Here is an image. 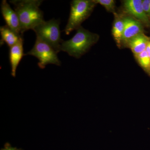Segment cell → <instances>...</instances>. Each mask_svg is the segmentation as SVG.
I'll use <instances>...</instances> for the list:
<instances>
[{"instance_id":"6","label":"cell","mask_w":150,"mask_h":150,"mask_svg":"<svg viewBox=\"0 0 150 150\" xmlns=\"http://www.w3.org/2000/svg\"><path fill=\"white\" fill-rule=\"evenodd\" d=\"M125 27L121 41L122 47H126L130 40L137 35L144 33V25L141 22L130 16L124 17Z\"/></svg>"},{"instance_id":"10","label":"cell","mask_w":150,"mask_h":150,"mask_svg":"<svg viewBox=\"0 0 150 150\" xmlns=\"http://www.w3.org/2000/svg\"><path fill=\"white\" fill-rule=\"evenodd\" d=\"M149 39L144 33H142L130 40L126 47L131 49L134 56H137L146 51Z\"/></svg>"},{"instance_id":"1","label":"cell","mask_w":150,"mask_h":150,"mask_svg":"<svg viewBox=\"0 0 150 150\" xmlns=\"http://www.w3.org/2000/svg\"><path fill=\"white\" fill-rule=\"evenodd\" d=\"M43 1L40 0H13L10 3L13 5L20 23L22 35L29 30L45 21L43 11L40 6Z\"/></svg>"},{"instance_id":"16","label":"cell","mask_w":150,"mask_h":150,"mask_svg":"<svg viewBox=\"0 0 150 150\" xmlns=\"http://www.w3.org/2000/svg\"><path fill=\"white\" fill-rule=\"evenodd\" d=\"M1 150H23L22 149H18L16 147H13L9 143H6L4 148Z\"/></svg>"},{"instance_id":"12","label":"cell","mask_w":150,"mask_h":150,"mask_svg":"<svg viewBox=\"0 0 150 150\" xmlns=\"http://www.w3.org/2000/svg\"><path fill=\"white\" fill-rule=\"evenodd\" d=\"M0 33L1 37V43L4 42L10 48L23 39L22 35L17 34L6 25L1 26Z\"/></svg>"},{"instance_id":"14","label":"cell","mask_w":150,"mask_h":150,"mask_svg":"<svg viewBox=\"0 0 150 150\" xmlns=\"http://www.w3.org/2000/svg\"><path fill=\"white\" fill-rule=\"evenodd\" d=\"M97 4H99L104 7L108 12L112 13L113 14L115 11V1L114 0H94Z\"/></svg>"},{"instance_id":"15","label":"cell","mask_w":150,"mask_h":150,"mask_svg":"<svg viewBox=\"0 0 150 150\" xmlns=\"http://www.w3.org/2000/svg\"><path fill=\"white\" fill-rule=\"evenodd\" d=\"M142 6L145 13L150 20V0H142Z\"/></svg>"},{"instance_id":"11","label":"cell","mask_w":150,"mask_h":150,"mask_svg":"<svg viewBox=\"0 0 150 150\" xmlns=\"http://www.w3.org/2000/svg\"><path fill=\"white\" fill-rule=\"evenodd\" d=\"M114 20L112 29V36L118 48H122L121 41L125 27L124 16L117 13L114 14Z\"/></svg>"},{"instance_id":"8","label":"cell","mask_w":150,"mask_h":150,"mask_svg":"<svg viewBox=\"0 0 150 150\" xmlns=\"http://www.w3.org/2000/svg\"><path fill=\"white\" fill-rule=\"evenodd\" d=\"M1 11L6 25L17 34L22 35L18 16L14 10L12 9L6 0L2 1Z\"/></svg>"},{"instance_id":"7","label":"cell","mask_w":150,"mask_h":150,"mask_svg":"<svg viewBox=\"0 0 150 150\" xmlns=\"http://www.w3.org/2000/svg\"><path fill=\"white\" fill-rule=\"evenodd\" d=\"M123 7L128 15L141 22L145 27L150 28V20L143 9L142 0H125L123 1Z\"/></svg>"},{"instance_id":"5","label":"cell","mask_w":150,"mask_h":150,"mask_svg":"<svg viewBox=\"0 0 150 150\" xmlns=\"http://www.w3.org/2000/svg\"><path fill=\"white\" fill-rule=\"evenodd\" d=\"M57 54L51 46L36 38L33 48L25 55L34 56L37 58L39 61L38 64V67L40 69H44L46 65L49 64L61 66V62Z\"/></svg>"},{"instance_id":"9","label":"cell","mask_w":150,"mask_h":150,"mask_svg":"<svg viewBox=\"0 0 150 150\" xmlns=\"http://www.w3.org/2000/svg\"><path fill=\"white\" fill-rule=\"evenodd\" d=\"M23 44V40L22 39L10 48L9 59L11 68V74L14 77L16 76L17 68L24 56Z\"/></svg>"},{"instance_id":"3","label":"cell","mask_w":150,"mask_h":150,"mask_svg":"<svg viewBox=\"0 0 150 150\" xmlns=\"http://www.w3.org/2000/svg\"><path fill=\"white\" fill-rule=\"evenodd\" d=\"M97 4L94 0H73L64 32L67 35L81 26L83 22L90 16Z\"/></svg>"},{"instance_id":"2","label":"cell","mask_w":150,"mask_h":150,"mask_svg":"<svg viewBox=\"0 0 150 150\" xmlns=\"http://www.w3.org/2000/svg\"><path fill=\"white\" fill-rule=\"evenodd\" d=\"M75 35L69 40L61 44V51L66 52L70 56L79 59L96 44L99 35L85 29L82 26L76 30Z\"/></svg>"},{"instance_id":"17","label":"cell","mask_w":150,"mask_h":150,"mask_svg":"<svg viewBox=\"0 0 150 150\" xmlns=\"http://www.w3.org/2000/svg\"><path fill=\"white\" fill-rule=\"evenodd\" d=\"M146 51L147 53L148 56H149L150 59V37L149 40V43H148L147 46Z\"/></svg>"},{"instance_id":"13","label":"cell","mask_w":150,"mask_h":150,"mask_svg":"<svg viewBox=\"0 0 150 150\" xmlns=\"http://www.w3.org/2000/svg\"><path fill=\"white\" fill-rule=\"evenodd\" d=\"M140 67L150 77V59L146 51L134 56Z\"/></svg>"},{"instance_id":"4","label":"cell","mask_w":150,"mask_h":150,"mask_svg":"<svg viewBox=\"0 0 150 150\" xmlns=\"http://www.w3.org/2000/svg\"><path fill=\"white\" fill-rule=\"evenodd\" d=\"M60 21L53 18L44 21L33 28L36 38L51 46L57 53L61 51V44L63 42L61 37Z\"/></svg>"}]
</instances>
